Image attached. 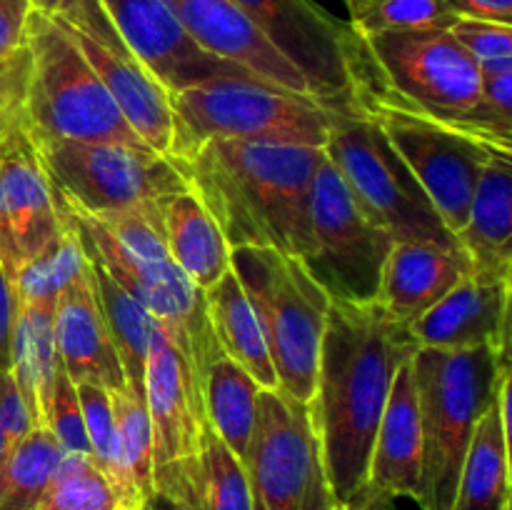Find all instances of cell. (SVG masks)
<instances>
[{
	"label": "cell",
	"instance_id": "d4e9b609",
	"mask_svg": "<svg viewBox=\"0 0 512 510\" xmlns=\"http://www.w3.org/2000/svg\"><path fill=\"white\" fill-rule=\"evenodd\" d=\"M165 243L178 268L200 290H210L230 270V245L213 215L190 190L160 200Z\"/></svg>",
	"mask_w": 512,
	"mask_h": 510
},
{
	"label": "cell",
	"instance_id": "5bb4252c",
	"mask_svg": "<svg viewBox=\"0 0 512 510\" xmlns=\"http://www.w3.org/2000/svg\"><path fill=\"white\" fill-rule=\"evenodd\" d=\"M250 23L305 75L313 98L333 105L353 98L363 68V40L313 0H233Z\"/></svg>",
	"mask_w": 512,
	"mask_h": 510
},
{
	"label": "cell",
	"instance_id": "836d02e7",
	"mask_svg": "<svg viewBox=\"0 0 512 510\" xmlns=\"http://www.w3.org/2000/svg\"><path fill=\"white\" fill-rule=\"evenodd\" d=\"M38 510H123L108 475L90 453H63Z\"/></svg>",
	"mask_w": 512,
	"mask_h": 510
},
{
	"label": "cell",
	"instance_id": "816d5d0a",
	"mask_svg": "<svg viewBox=\"0 0 512 510\" xmlns=\"http://www.w3.org/2000/svg\"><path fill=\"white\" fill-rule=\"evenodd\" d=\"M370 3H373V0H345V8H348L350 18H355V15L363 13Z\"/></svg>",
	"mask_w": 512,
	"mask_h": 510
},
{
	"label": "cell",
	"instance_id": "9a60e30c",
	"mask_svg": "<svg viewBox=\"0 0 512 510\" xmlns=\"http://www.w3.org/2000/svg\"><path fill=\"white\" fill-rule=\"evenodd\" d=\"M58 20L78 43L80 53L138 138L155 153L170 158L175 138L170 93L125 45L98 0H75L73 8Z\"/></svg>",
	"mask_w": 512,
	"mask_h": 510
},
{
	"label": "cell",
	"instance_id": "60d3db41",
	"mask_svg": "<svg viewBox=\"0 0 512 510\" xmlns=\"http://www.w3.org/2000/svg\"><path fill=\"white\" fill-rule=\"evenodd\" d=\"M450 30L468 48V53L478 60L480 68L512 60V25L458 18Z\"/></svg>",
	"mask_w": 512,
	"mask_h": 510
},
{
	"label": "cell",
	"instance_id": "681fc988",
	"mask_svg": "<svg viewBox=\"0 0 512 510\" xmlns=\"http://www.w3.org/2000/svg\"><path fill=\"white\" fill-rule=\"evenodd\" d=\"M30 5H33L38 13L50 15V18H60V15H65L73 8L75 0H30Z\"/></svg>",
	"mask_w": 512,
	"mask_h": 510
},
{
	"label": "cell",
	"instance_id": "e0dca14e",
	"mask_svg": "<svg viewBox=\"0 0 512 510\" xmlns=\"http://www.w3.org/2000/svg\"><path fill=\"white\" fill-rule=\"evenodd\" d=\"M120 38L170 95L223 75H250L188 38L165 0H98ZM255 78V75H253Z\"/></svg>",
	"mask_w": 512,
	"mask_h": 510
},
{
	"label": "cell",
	"instance_id": "ba28073f",
	"mask_svg": "<svg viewBox=\"0 0 512 510\" xmlns=\"http://www.w3.org/2000/svg\"><path fill=\"white\" fill-rule=\"evenodd\" d=\"M238 273L268 340L278 390L310 403L318 378L320 345L330 298L295 255L273 248H230Z\"/></svg>",
	"mask_w": 512,
	"mask_h": 510
},
{
	"label": "cell",
	"instance_id": "c3c4849f",
	"mask_svg": "<svg viewBox=\"0 0 512 510\" xmlns=\"http://www.w3.org/2000/svg\"><path fill=\"white\" fill-rule=\"evenodd\" d=\"M498 360L500 363L512 365V285L508 288V300H505L503 330H500V343H498Z\"/></svg>",
	"mask_w": 512,
	"mask_h": 510
},
{
	"label": "cell",
	"instance_id": "ffe728a7",
	"mask_svg": "<svg viewBox=\"0 0 512 510\" xmlns=\"http://www.w3.org/2000/svg\"><path fill=\"white\" fill-rule=\"evenodd\" d=\"M473 273V263L460 245L395 243L385 260L375 303L393 320L410 325Z\"/></svg>",
	"mask_w": 512,
	"mask_h": 510
},
{
	"label": "cell",
	"instance_id": "ee69618b",
	"mask_svg": "<svg viewBox=\"0 0 512 510\" xmlns=\"http://www.w3.org/2000/svg\"><path fill=\"white\" fill-rule=\"evenodd\" d=\"M18 315V298H15L13 280L0 265V373H10L13 363V328Z\"/></svg>",
	"mask_w": 512,
	"mask_h": 510
},
{
	"label": "cell",
	"instance_id": "83f0119b",
	"mask_svg": "<svg viewBox=\"0 0 512 510\" xmlns=\"http://www.w3.org/2000/svg\"><path fill=\"white\" fill-rule=\"evenodd\" d=\"M10 355V373L23 393L35 425H40V405L53 388L55 378L63 373V360L55 340L53 303H18Z\"/></svg>",
	"mask_w": 512,
	"mask_h": 510
},
{
	"label": "cell",
	"instance_id": "f35d334b",
	"mask_svg": "<svg viewBox=\"0 0 512 510\" xmlns=\"http://www.w3.org/2000/svg\"><path fill=\"white\" fill-rule=\"evenodd\" d=\"M143 510H205L198 455L155 465L153 493Z\"/></svg>",
	"mask_w": 512,
	"mask_h": 510
},
{
	"label": "cell",
	"instance_id": "7dc6e473",
	"mask_svg": "<svg viewBox=\"0 0 512 510\" xmlns=\"http://www.w3.org/2000/svg\"><path fill=\"white\" fill-rule=\"evenodd\" d=\"M345 510H398V508H395V498H390V495L385 493H378V490L365 488L363 493L355 498V503L348 505Z\"/></svg>",
	"mask_w": 512,
	"mask_h": 510
},
{
	"label": "cell",
	"instance_id": "bcb514c9",
	"mask_svg": "<svg viewBox=\"0 0 512 510\" xmlns=\"http://www.w3.org/2000/svg\"><path fill=\"white\" fill-rule=\"evenodd\" d=\"M498 415H500V428H503L505 448H508L510 460V478H512V365L500 363L498 375Z\"/></svg>",
	"mask_w": 512,
	"mask_h": 510
},
{
	"label": "cell",
	"instance_id": "7402d4cb",
	"mask_svg": "<svg viewBox=\"0 0 512 510\" xmlns=\"http://www.w3.org/2000/svg\"><path fill=\"white\" fill-rule=\"evenodd\" d=\"M55 340H58L63 370L75 385L90 383L108 390L123 388V365L105 325L90 268L55 300Z\"/></svg>",
	"mask_w": 512,
	"mask_h": 510
},
{
	"label": "cell",
	"instance_id": "6da1fadb",
	"mask_svg": "<svg viewBox=\"0 0 512 510\" xmlns=\"http://www.w3.org/2000/svg\"><path fill=\"white\" fill-rule=\"evenodd\" d=\"M415 350L418 345L410 338L408 325L390 318L378 303L330 300L308 410L330 485L343 510L368 488L385 403L400 365L413 358Z\"/></svg>",
	"mask_w": 512,
	"mask_h": 510
},
{
	"label": "cell",
	"instance_id": "4dcf8cb0",
	"mask_svg": "<svg viewBox=\"0 0 512 510\" xmlns=\"http://www.w3.org/2000/svg\"><path fill=\"white\" fill-rule=\"evenodd\" d=\"M510 498L508 448L500 428L498 403H493L480 418L465 453L453 510H503Z\"/></svg>",
	"mask_w": 512,
	"mask_h": 510
},
{
	"label": "cell",
	"instance_id": "f5cc1de1",
	"mask_svg": "<svg viewBox=\"0 0 512 510\" xmlns=\"http://www.w3.org/2000/svg\"><path fill=\"white\" fill-rule=\"evenodd\" d=\"M503 510H512V498L508 500V505H505V508Z\"/></svg>",
	"mask_w": 512,
	"mask_h": 510
},
{
	"label": "cell",
	"instance_id": "7bdbcfd3",
	"mask_svg": "<svg viewBox=\"0 0 512 510\" xmlns=\"http://www.w3.org/2000/svg\"><path fill=\"white\" fill-rule=\"evenodd\" d=\"M33 10L30 0H0V58H10L25 48Z\"/></svg>",
	"mask_w": 512,
	"mask_h": 510
},
{
	"label": "cell",
	"instance_id": "8d00e7d4",
	"mask_svg": "<svg viewBox=\"0 0 512 510\" xmlns=\"http://www.w3.org/2000/svg\"><path fill=\"white\" fill-rule=\"evenodd\" d=\"M470 133L512 150V60L483 68V100L470 118Z\"/></svg>",
	"mask_w": 512,
	"mask_h": 510
},
{
	"label": "cell",
	"instance_id": "f907efd6",
	"mask_svg": "<svg viewBox=\"0 0 512 510\" xmlns=\"http://www.w3.org/2000/svg\"><path fill=\"white\" fill-rule=\"evenodd\" d=\"M13 440L8 438V433H5L3 423H0V475H3V468H5V460H8L10 450H13Z\"/></svg>",
	"mask_w": 512,
	"mask_h": 510
},
{
	"label": "cell",
	"instance_id": "e575fe53",
	"mask_svg": "<svg viewBox=\"0 0 512 510\" xmlns=\"http://www.w3.org/2000/svg\"><path fill=\"white\" fill-rule=\"evenodd\" d=\"M200 483L205 510H253L245 465L205 420L200 433Z\"/></svg>",
	"mask_w": 512,
	"mask_h": 510
},
{
	"label": "cell",
	"instance_id": "3957f363",
	"mask_svg": "<svg viewBox=\"0 0 512 510\" xmlns=\"http://www.w3.org/2000/svg\"><path fill=\"white\" fill-rule=\"evenodd\" d=\"M68 215L85 255L98 260L160 320L203 378L220 348L208 318L205 293L190 283L165 243L160 200L105 215H83L68 208Z\"/></svg>",
	"mask_w": 512,
	"mask_h": 510
},
{
	"label": "cell",
	"instance_id": "603a6c76",
	"mask_svg": "<svg viewBox=\"0 0 512 510\" xmlns=\"http://www.w3.org/2000/svg\"><path fill=\"white\" fill-rule=\"evenodd\" d=\"M505 300L508 288L503 283L473 273L408 325L410 338L418 348L470 350L490 345L498 350Z\"/></svg>",
	"mask_w": 512,
	"mask_h": 510
},
{
	"label": "cell",
	"instance_id": "52a82bcc",
	"mask_svg": "<svg viewBox=\"0 0 512 510\" xmlns=\"http://www.w3.org/2000/svg\"><path fill=\"white\" fill-rule=\"evenodd\" d=\"M25 45L30 80L23 125L30 138L105 140L148 148L58 18L33 10Z\"/></svg>",
	"mask_w": 512,
	"mask_h": 510
},
{
	"label": "cell",
	"instance_id": "4fadbf2b",
	"mask_svg": "<svg viewBox=\"0 0 512 510\" xmlns=\"http://www.w3.org/2000/svg\"><path fill=\"white\" fill-rule=\"evenodd\" d=\"M393 245L325 155L310 190V253L303 260L315 283L335 303H375Z\"/></svg>",
	"mask_w": 512,
	"mask_h": 510
},
{
	"label": "cell",
	"instance_id": "30bf717a",
	"mask_svg": "<svg viewBox=\"0 0 512 510\" xmlns=\"http://www.w3.org/2000/svg\"><path fill=\"white\" fill-rule=\"evenodd\" d=\"M353 100L380 125L433 200L440 218L458 235L468 220L475 188L493 148L468 130L405 108L370 80L355 83Z\"/></svg>",
	"mask_w": 512,
	"mask_h": 510
},
{
	"label": "cell",
	"instance_id": "5b68a950",
	"mask_svg": "<svg viewBox=\"0 0 512 510\" xmlns=\"http://www.w3.org/2000/svg\"><path fill=\"white\" fill-rule=\"evenodd\" d=\"M173 155L213 138L325 148L330 105L253 75H223L170 95Z\"/></svg>",
	"mask_w": 512,
	"mask_h": 510
},
{
	"label": "cell",
	"instance_id": "b9f144b4",
	"mask_svg": "<svg viewBox=\"0 0 512 510\" xmlns=\"http://www.w3.org/2000/svg\"><path fill=\"white\" fill-rule=\"evenodd\" d=\"M30 80L28 45L10 58H0V133L23 123Z\"/></svg>",
	"mask_w": 512,
	"mask_h": 510
},
{
	"label": "cell",
	"instance_id": "7a4b0ae2",
	"mask_svg": "<svg viewBox=\"0 0 512 510\" xmlns=\"http://www.w3.org/2000/svg\"><path fill=\"white\" fill-rule=\"evenodd\" d=\"M323 158L325 148L313 145L213 138L170 160L230 248H273L305 260L310 190Z\"/></svg>",
	"mask_w": 512,
	"mask_h": 510
},
{
	"label": "cell",
	"instance_id": "8992f818",
	"mask_svg": "<svg viewBox=\"0 0 512 510\" xmlns=\"http://www.w3.org/2000/svg\"><path fill=\"white\" fill-rule=\"evenodd\" d=\"M325 155L360 208L395 240L460 245L380 125L353 98L330 105Z\"/></svg>",
	"mask_w": 512,
	"mask_h": 510
},
{
	"label": "cell",
	"instance_id": "74e56055",
	"mask_svg": "<svg viewBox=\"0 0 512 510\" xmlns=\"http://www.w3.org/2000/svg\"><path fill=\"white\" fill-rule=\"evenodd\" d=\"M40 425L55 435L63 453H90L78 388L65 370L55 378L53 388L40 405Z\"/></svg>",
	"mask_w": 512,
	"mask_h": 510
},
{
	"label": "cell",
	"instance_id": "7c38bea8",
	"mask_svg": "<svg viewBox=\"0 0 512 510\" xmlns=\"http://www.w3.org/2000/svg\"><path fill=\"white\" fill-rule=\"evenodd\" d=\"M253 510H343L325 470L308 403L260 390L258 420L243 458Z\"/></svg>",
	"mask_w": 512,
	"mask_h": 510
},
{
	"label": "cell",
	"instance_id": "f1b7e54d",
	"mask_svg": "<svg viewBox=\"0 0 512 510\" xmlns=\"http://www.w3.org/2000/svg\"><path fill=\"white\" fill-rule=\"evenodd\" d=\"M88 268L105 325L123 365L125 385L145 390V363H148V350L160 320L140 300H135L98 260L88 258Z\"/></svg>",
	"mask_w": 512,
	"mask_h": 510
},
{
	"label": "cell",
	"instance_id": "d6986e66",
	"mask_svg": "<svg viewBox=\"0 0 512 510\" xmlns=\"http://www.w3.org/2000/svg\"><path fill=\"white\" fill-rule=\"evenodd\" d=\"M178 23L205 53L240 65L255 78L290 93L310 95L305 75L250 23L233 0H165Z\"/></svg>",
	"mask_w": 512,
	"mask_h": 510
},
{
	"label": "cell",
	"instance_id": "ab89813d",
	"mask_svg": "<svg viewBox=\"0 0 512 510\" xmlns=\"http://www.w3.org/2000/svg\"><path fill=\"white\" fill-rule=\"evenodd\" d=\"M75 388H78L80 408H83L90 455H93L95 463L103 468V473L108 475V480H113V470H115L113 395H110L108 388H100V385H90V383H80L75 385Z\"/></svg>",
	"mask_w": 512,
	"mask_h": 510
},
{
	"label": "cell",
	"instance_id": "1f68e13d",
	"mask_svg": "<svg viewBox=\"0 0 512 510\" xmlns=\"http://www.w3.org/2000/svg\"><path fill=\"white\" fill-rule=\"evenodd\" d=\"M63 200V198H60ZM88 270L80 235L63 203V228L40 250L38 255L20 265L13 275V290L18 303H53L58 295Z\"/></svg>",
	"mask_w": 512,
	"mask_h": 510
},
{
	"label": "cell",
	"instance_id": "277c9868",
	"mask_svg": "<svg viewBox=\"0 0 512 510\" xmlns=\"http://www.w3.org/2000/svg\"><path fill=\"white\" fill-rule=\"evenodd\" d=\"M413 375L423 425L420 510H453L470 440L498 398V350L418 348Z\"/></svg>",
	"mask_w": 512,
	"mask_h": 510
},
{
	"label": "cell",
	"instance_id": "ac0fdd59",
	"mask_svg": "<svg viewBox=\"0 0 512 510\" xmlns=\"http://www.w3.org/2000/svg\"><path fill=\"white\" fill-rule=\"evenodd\" d=\"M145 405L153 425L155 465L195 458L205 425L203 385L193 360L158 325L145 363Z\"/></svg>",
	"mask_w": 512,
	"mask_h": 510
},
{
	"label": "cell",
	"instance_id": "d590c367",
	"mask_svg": "<svg viewBox=\"0 0 512 510\" xmlns=\"http://www.w3.org/2000/svg\"><path fill=\"white\" fill-rule=\"evenodd\" d=\"M458 15L445 0H373L360 15L350 18V28L365 38L378 33L453 28Z\"/></svg>",
	"mask_w": 512,
	"mask_h": 510
},
{
	"label": "cell",
	"instance_id": "f6af8a7d",
	"mask_svg": "<svg viewBox=\"0 0 512 510\" xmlns=\"http://www.w3.org/2000/svg\"><path fill=\"white\" fill-rule=\"evenodd\" d=\"M458 18L512 25V0H445Z\"/></svg>",
	"mask_w": 512,
	"mask_h": 510
},
{
	"label": "cell",
	"instance_id": "44dd1931",
	"mask_svg": "<svg viewBox=\"0 0 512 510\" xmlns=\"http://www.w3.org/2000/svg\"><path fill=\"white\" fill-rule=\"evenodd\" d=\"M368 488L395 500L410 498L418 505L423 500V425H420L413 358L400 365L385 403L375 433Z\"/></svg>",
	"mask_w": 512,
	"mask_h": 510
},
{
	"label": "cell",
	"instance_id": "db71d44e",
	"mask_svg": "<svg viewBox=\"0 0 512 510\" xmlns=\"http://www.w3.org/2000/svg\"><path fill=\"white\" fill-rule=\"evenodd\" d=\"M20 125V123H18ZM13 128H15V125H13ZM3 133H8V130H3ZM3 133H0V135H3Z\"/></svg>",
	"mask_w": 512,
	"mask_h": 510
},
{
	"label": "cell",
	"instance_id": "4316f807",
	"mask_svg": "<svg viewBox=\"0 0 512 510\" xmlns=\"http://www.w3.org/2000/svg\"><path fill=\"white\" fill-rule=\"evenodd\" d=\"M115 413V470L113 488L120 508L143 510L153 493V425H150L145 390L123 385L110 390Z\"/></svg>",
	"mask_w": 512,
	"mask_h": 510
},
{
	"label": "cell",
	"instance_id": "9c48e42d",
	"mask_svg": "<svg viewBox=\"0 0 512 510\" xmlns=\"http://www.w3.org/2000/svg\"><path fill=\"white\" fill-rule=\"evenodd\" d=\"M360 40L358 80H370L415 113L470 133V118L483 100V68L453 30H405Z\"/></svg>",
	"mask_w": 512,
	"mask_h": 510
},
{
	"label": "cell",
	"instance_id": "2e32d148",
	"mask_svg": "<svg viewBox=\"0 0 512 510\" xmlns=\"http://www.w3.org/2000/svg\"><path fill=\"white\" fill-rule=\"evenodd\" d=\"M63 228V200L55 193L25 125L0 135V265L15 270L38 255Z\"/></svg>",
	"mask_w": 512,
	"mask_h": 510
},
{
	"label": "cell",
	"instance_id": "cb8c5ba5",
	"mask_svg": "<svg viewBox=\"0 0 512 510\" xmlns=\"http://www.w3.org/2000/svg\"><path fill=\"white\" fill-rule=\"evenodd\" d=\"M493 148V145H490ZM475 275L512 285V150L493 148L458 233Z\"/></svg>",
	"mask_w": 512,
	"mask_h": 510
},
{
	"label": "cell",
	"instance_id": "f546056e",
	"mask_svg": "<svg viewBox=\"0 0 512 510\" xmlns=\"http://www.w3.org/2000/svg\"><path fill=\"white\" fill-rule=\"evenodd\" d=\"M200 385H203V408L210 428L243 460L253 438L258 398L263 388L255 383L253 375L245 373L235 360L223 353L205 368Z\"/></svg>",
	"mask_w": 512,
	"mask_h": 510
},
{
	"label": "cell",
	"instance_id": "8fae6325",
	"mask_svg": "<svg viewBox=\"0 0 512 510\" xmlns=\"http://www.w3.org/2000/svg\"><path fill=\"white\" fill-rule=\"evenodd\" d=\"M30 140L55 193L75 213H118L188 190L178 165L150 148L105 140Z\"/></svg>",
	"mask_w": 512,
	"mask_h": 510
},
{
	"label": "cell",
	"instance_id": "484cf974",
	"mask_svg": "<svg viewBox=\"0 0 512 510\" xmlns=\"http://www.w3.org/2000/svg\"><path fill=\"white\" fill-rule=\"evenodd\" d=\"M205 303L220 353L253 375L263 390H278V375L270 360L263 325L233 268L213 288L205 290Z\"/></svg>",
	"mask_w": 512,
	"mask_h": 510
},
{
	"label": "cell",
	"instance_id": "d6a6232c",
	"mask_svg": "<svg viewBox=\"0 0 512 510\" xmlns=\"http://www.w3.org/2000/svg\"><path fill=\"white\" fill-rule=\"evenodd\" d=\"M60 458L63 448L43 425L20 438L0 475V510H38Z\"/></svg>",
	"mask_w": 512,
	"mask_h": 510
}]
</instances>
